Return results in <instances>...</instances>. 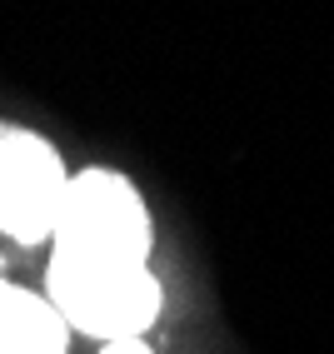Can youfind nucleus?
Listing matches in <instances>:
<instances>
[{
    "mask_svg": "<svg viewBox=\"0 0 334 354\" xmlns=\"http://www.w3.org/2000/svg\"><path fill=\"white\" fill-rule=\"evenodd\" d=\"M40 295L60 310L70 335H85L95 344L145 339L165 315V285L155 265H105V259L45 254Z\"/></svg>",
    "mask_w": 334,
    "mask_h": 354,
    "instance_id": "obj_1",
    "label": "nucleus"
},
{
    "mask_svg": "<svg viewBox=\"0 0 334 354\" xmlns=\"http://www.w3.org/2000/svg\"><path fill=\"white\" fill-rule=\"evenodd\" d=\"M95 354H160L150 339H110V344H100Z\"/></svg>",
    "mask_w": 334,
    "mask_h": 354,
    "instance_id": "obj_5",
    "label": "nucleus"
},
{
    "mask_svg": "<svg viewBox=\"0 0 334 354\" xmlns=\"http://www.w3.org/2000/svg\"><path fill=\"white\" fill-rule=\"evenodd\" d=\"M50 254L60 259H105V265H150L155 254V215L140 185L125 170L85 165L70 175V195L55 220Z\"/></svg>",
    "mask_w": 334,
    "mask_h": 354,
    "instance_id": "obj_2",
    "label": "nucleus"
},
{
    "mask_svg": "<svg viewBox=\"0 0 334 354\" xmlns=\"http://www.w3.org/2000/svg\"><path fill=\"white\" fill-rule=\"evenodd\" d=\"M70 165L50 135L0 120V234L15 245H50L70 195Z\"/></svg>",
    "mask_w": 334,
    "mask_h": 354,
    "instance_id": "obj_3",
    "label": "nucleus"
},
{
    "mask_svg": "<svg viewBox=\"0 0 334 354\" xmlns=\"http://www.w3.org/2000/svg\"><path fill=\"white\" fill-rule=\"evenodd\" d=\"M70 324L40 290L0 279V354H65Z\"/></svg>",
    "mask_w": 334,
    "mask_h": 354,
    "instance_id": "obj_4",
    "label": "nucleus"
}]
</instances>
